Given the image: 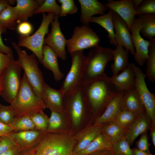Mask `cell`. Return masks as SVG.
Listing matches in <instances>:
<instances>
[{
  "label": "cell",
  "mask_w": 155,
  "mask_h": 155,
  "mask_svg": "<svg viewBox=\"0 0 155 155\" xmlns=\"http://www.w3.org/2000/svg\"><path fill=\"white\" fill-rule=\"evenodd\" d=\"M140 116L129 111L121 110L113 121L122 128L128 129Z\"/></svg>",
  "instance_id": "d6a6232c"
},
{
  "label": "cell",
  "mask_w": 155,
  "mask_h": 155,
  "mask_svg": "<svg viewBox=\"0 0 155 155\" xmlns=\"http://www.w3.org/2000/svg\"><path fill=\"white\" fill-rule=\"evenodd\" d=\"M150 136L152 142L155 146V126H151L150 127Z\"/></svg>",
  "instance_id": "f5cc1de1"
},
{
  "label": "cell",
  "mask_w": 155,
  "mask_h": 155,
  "mask_svg": "<svg viewBox=\"0 0 155 155\" xmlns=\"http://www.w3.org/2000/svg\"><path fill=\"white\" fill-rule=\"evenodd\" d=\"M148 57L146 60V76L152 82H155V38L150 40Z\"/></svg>",
  "instance_id": "1f68e13d"
},
{
  "label": "cell",
  "mask_w": 155,
  "mask_h": 155,
  "mask_svg": "<svg viewBox=\"0 0 155 155\" xmlns=\"http://www.w3.org/2000/svg\"><path fill=\"white\" fill-rule=\"evenodd\" d=\"M102 125L87 127L77 134L75 137L76 143L73 151L74 155L86 149L102 133Z\"/></svg>",
  "instance_id": "ffe728a7"
},
{
  "label": "cell",
  "mask_w": 155,
  "mask_h": 155,
  "mask_svg": "<svg viewBox=\"0 0 155 155\" xmlns=\"http://www.w3.org/2000/svg\"><path fill=\"white\" fill-rule=\"evenodd\" d=\"M108 123L103 127L102 133L113 145L126 136L128 129L122 128L113 121Z\"/></svg>",
  "instance_id": "f546056e"
},
{
  "label": "cell",
  "mask_w": 155,
  "mask_h": 155,
  "mask_svg": "<svg viewBox=\"0 0 155 155\" xmlns=\"http://www.w3.org/2000/svg\"><path fill=\"white\" fill-rule=\"evenodd\" d=\"M44 0H17L16 6L18 12L17 23L27 21L34 15L35 11L44 2Z\"/></svg>",
  "instance_id": "d4e9b609"
},
{
  "label": "cell",
  "mask_w": 155,
  "mask_h": 155,
  "mask_svg": "<svg viewBox=\"0 0 155 155\" xmlns=\"http://www.w3.org/2000/svg\"><path fill=\"white\" fill-rule=\"evenodd\" d=\"M113 145L101 133L85 149L74 155H88L90 153L104 150H111Z\"/></svg>",
  "instance_id": "f1b7e54d"
},
{
  "label": "cell",
  "mask_w": 155,
  "mask_h": 155,
  "mask_svg": "<svg viewBox=\"0 0 155 155\" xmlns=\"http://www.w3.org/2000/svg\"><path fill=\"white\" fill-rule=\"evenodd\" d=\"M15 118L14 113L10 106L2 105L0 109V122L9 125Z\"/></svg>",
  "instance_id": "60d3db41"
},
{
  "label": "cell",
  "mask_w": 155,
  "mask_h": 155,
  "mask_svg": "<svg viewBox=\"0 0 155 155\" xmlns=\"http://www.w3.org/2000/svg\"><path fill=\"white\" fill-rule=\"evenodd\" d=\"M11 43L18 55L17 60L24 71L28 82L36 95L42 100V89L45 82L42 73L38 66L39 61L33 53L28 55L16 42L11 41Z\"/></svg>",
  "instance_id": "277c9868"
},
{
  "label": "cell",
  "mask_w": 155,
  "mask_h": 155,
  "mask_svg": "<svg viewBox=\"0 0 155 155\" xmlns=\"http://www.w3.org/2000/svg\"><path fill=\"white\" fill-rule=\"evenodd\" d=\"M60 6V16H66L68 14H73L77 12L78 8L73 0H58Z\"/></svg>",
  "instance_id": "f35d334b"
},
{
  "label": "cell",
  "mask_w": 155,
  "mask_h": 155,
  "mask_svg": "<svg viewBox=\"0 0 155 155\" xmlns=\"http://www.w3.org/2000/svg\"><path fill=\"white\" fill-rule=\"evenodd\" d=\"M16 1L12 0H0V14L8 5L13 4Z\"/></svg>",
  "instance_id": "681fc988"
},
{
  "label": "cell",
  "mask_w": 155,
  "mask_h": 155,
  "mask_svg": "<svg viewBox=\"0 0 155 155\" xmlns=\"http://www.w3.org/2000/svg\"><path fill=\"white\" fill-rule=\"evenodd\" d=\"M141 22L138 18H135L131 24L130 32L135 51L134 59L139 65H144L148 57L150 41L144 40L141 36Z\"/></svg>",
  "instance_id": "8fae6325"
},
{
  "label": "cell",
  "mask_w": 155,
  "mask_h": 155,
  "mask_svg": "<svg viewBox=\"0 0 155 155\" xmlns=\"http://www.w3.org/2000/svg\"><path fill=\"white\" fill-rule=\"evenodd\" d=\"M17 145L9 134L1 136L0 139V154L5 152Z\"/></svg>",
  "instance_id": "b9f144b4"
},
{
  "label": "cell",
  "mask_w": 155,
  "mask_h": 155,
  "mask_svg": "<svg viewBox=\"0 0 155 155\" xmlns=\"http://www.w3.org/2000/svg\"><path fill=\"white\" fill-rule=\"evenodd\" d=\"M18 12L16 6H7L0 14V27L5 33L7 29L14 30L18 24Z\"/></svg>",
  "instance_id": "4316f807"
},
{
  "label": "cell",
  "mask_w": 155,
  "mask_h": 155,
  "mask_svg": "<svg viewBox=\"0 0 155 155\" xmlns=\"http://www.w3.org/2000/svg\"><path fill=\"white\" fill-rule=\"evenodd\" d=\"M151 123L146 113L140 116L127 129L126 137L130 145H132L139 135L150 128Z\"/></svg>",
  "instance_id": "cb8c5ba5"
},
{
  "label": "cell",
  "mask_w": 155,
  "mask_h": 155,
  "mask_svg": "<svg viewBox=\"0 0 155 155\" xmlns=\"http://www.w3.org/2000/svg\"><path fill=\"white\" fill-rule=\"evenodd\" d=\"M1 137V136H0V139Z\"/></svg>",
  "instance_id": "680465c9"
},
{
  "label": "cell",
  "mask_w": 155,
  "mask_h": 155,
  "mask_svg": "<svg viewBox=\"0 0 155 155\" xmlns=\"http://www.w3.org/2000/svg\"><path fill=\"white\" fill-rule=\"evenodd\" d=\"M104 5L124 21L130 32L131 24L135 16L132 0H109Z\"/></svg>",
  "instance_id": "9a60e30c"
},
{
  "label": "cell",
  "mask_w": 155,
  "mask_h": 155,
  "mask_svg": "<svg viewBox=\"0 0 155 155\" xmlns=\"http://www.w3.org/2000/svg\"><path fill=\"white\" fill-rule=\"evenodd\" d=\"M129 52L119 44H117L115 49L113 50L114 62L111 66L112 76L118 74L119 71H122L129 66Z\"/></svg>",
  "instance_id": "484cf974"
},
{
  "label": "cell",
  "mask_w": 155,
  "mask_h": 155,
  "mask_svg": "<svg viewBox=\"0 0 155 155\" xmlns=\"http://www.w3.org/2000/svg\"><path fill=\"white\" fill-rule=\"evenodd\" d=\"M111 150H104L94 152L88 155H112Z\"/></svg>",
  "instance_id": "816d5d0a"
},
{
  "label": "cell",
  "mask_w": 155,
  "mask_h": 155,
  "mask_svg": "<svg viewBox=\"0 0 155 155\" xmlns=\"http://www.w3.org/2000/svg\"><path fill=\"white\" fill-rule=\"evenodd\" d=\"M18 33L22 36H28L32 32L33 27L31 24L27 21L22 22L18 25L17 28Z\"/></svg>",
  "instance_id": "7bdbcfd3"
},
{
  "label": "cell",
  "mask_w": 155,
  "mask_h": 155,
  "mask_svg": "<svg viewBox=\"0 0 155 155\" xmlns=\"http://www.w3.org/2000/svg\"><path fill=\"white\" fill-rule=\"evenodd\" d=\"M70 55L71 66L60 89L64 95L71 94L80 88L84 71L86 56L83 51H75Z\"/></svg>",
  "instance_id": "ba28073f"
},
{
  "label": "cell",
  "mask_w": 155,
  "mask_h": 155,
  "mask_svg": "<svg viewBox=\"0 0 155 155\" xmlns=\"http://www.w3.org/2000/svg\"><path fill=\"white\" fill-rule=\"evenodd\" d=\"M121 110L129 111L139 116L146 113L145 108L135 88L124 91Z\"/></svg>",
  "instance_id": "d6986e66"
},
{
  "label": "cell",
  "mask_w": 155,
  "mask_h": 155,
  "mask_svg": "<svg viewBox=\"0 0 155 155\" xmlns=\"http://www.w3.org/2000/svg\"><path fill=\"white\" fill-rule=\"evenodd\" d=\"M141 24L140 30L142 35L149 40L155 36V14L139 15Z\"/></svg>",
  "instance_id": "4dcf8cb0"
},
{
  "label": "cell",
  "mask_w": 155,
  "mask_h": 155,
  "mask_svg": "<svg viewBox=\"0 0 155 155\" xmlns=\"http://www.w3.org/2000/svg\"><path fill=\"white\" fill-rule=\"evenodd\" d=\"M75 137L66 134L45 133L33 148L32 155H74Z\"/></svg>",
  "instance_id": "3957f363"
},
{
  "label": "cell",
  "mask_w": 155,
  "mask_h": 155,
  "mask_svg": "<svg viewBox=\"0 0 155 155\" xmlns=\"http://www.w3.org/2000/svg\"><path fill=\"white\" fill-rule=\"evenodd\" d=\"M88 105L93 112L106 108L110 100L119 92L106 74L80 86Z\"/></svg>",
  "instance_id": "6da1fadb"
},
{
  "label": "cell",
  "mask_w": 155,
  "mask_h": 155,
  "mask_svg": "<svg viewBox=\"0 0 155 155\" xmlns=\"http://www.w3.org/2000/svg\"><path fill=\"white\" fill-rule=\"evenodd\" d=\"M81 7L80 20L83 25H89L90 18L94 15L105 14L108 10L104 4L97 0H78Z\"/></svg>",
  "instance_id": "ac0fdd59"
},
{
  "label": "cell",
  "mask_w": 155,
  "mask_h": 155,
  "mask_svg": "<svg viewBox=\"0 0 155 155\" xmlns=\"http://www.w3.org/2000/svg\"><path fill=\"white\" fill-rule=\"evenodd\" d=\"M61 11L60 6L55 0H45L43 3L34 11V14L45 12L54 13L55 16L59 17Z\"/></svg>",
  "instance_id": "e575fe53"
},
{
  "label": "cell",
  "mask_w": 155,
  "mask_h": 155,
  "mask_svg": "<svg viewBox=\"0 0 155 155\" xmlns=\"http://www.w3.org/2000/svg\"><path fill=\"white\" fill-rule=\"evenodd\" d=\"M124 91H119L108 102L102 115L95 121L93 125H102L113 121L121 110V106Z\"/></svg>",
  "instance_id": "44dd1931"
},
{
  "label": "cell",
  "mask_w": 155,
  "mask_h": 155,
  "mask_svg": "<svg viewBox=\"0 0 155 155\" xmlns=\"http://www.w3.org/2000/svg\"><path fill=\"white\" fill-rule=\"evenodd\" d=\"M22 67L18 60L12 59L0 76V95L10 104L20 86Z\"/></svg>",
  "instance_id": "8992f818"
},
{
  "label": "cell",
  "mask_w": 155,
  "mask_h": 155,
  "mask_svg": "<svg viewBox=\"0 0 155 155\" xmlns=\"http://www.w3.org/2000/svg\"><path fill=\"white\" fill-rule=\"evenodd\" d=\"M5 33L4 31L0 27V52L5 54L13 56L11 48L5 45L3 42L1 35L2 34Z\"/></svg>",
  "instance_id": "bcb514c9"
},
{
  "label": "cell",
  "mask_w": 155,
  "mask_h": 155,
  "mask_svg": "<svg viewBox=\"0 0 155 155\" xmlns=\"http://www.w3.org/2000/svg\"><path fill=\"white\" fill-rule=\"evenodd\" d=\"M12 59L13 56L0 52V76L4 69Z\"/></svg>",
  "instance_id": "f6af8a7d"
},
{
  "label": "cell",
  "mask_w": 155,
  "mask_h": 155,
  "mask_svg": "<svg viewBox=\"0 0 155 155\" xmlns=\"http://www.w3.org/2000/svg\"><path fill=\"white\" fill-rule=\"evenodd\" d=\"M13 131L12 128L9 125L0 122V136L8 134Z\"/></svg>",
  "instance_id": "7dc6e473"
},
{
  "label": "cell",
  "mask_w": 155,
  "mask_h": 155,
  "mask_svg": "<svg viewBox=\"0 0 155 155\" xmlns=\"http://www.w3.org/2000/svg\"><path fill=\"white\" fill-rule=\"evenodd\" d=\"M155 14V0H143L139 7L135 10L136 15Z\"/></svg>",
  "instance_id": "74e56055"
},
{
  "label": "cell",
  "mask_w": 155,
  "mask_h": 155,
  "mask_svg": "<svg viewBox=\"0 0 155 155\" xmlns=\"http://www.w3.org/2000/svg\"><path fill=\"white\" fill-rule=\"evenodd\" d=\"M112 155H114V154H113Z\"/></svg>",
  "instance_id": "6f0895ef"
},
{
  "label": "cell",
  "mask_w": 155,
  "mask_h": 155,
  "mask_svg": "<svg viewBox=\"0 0 155 155\" xmlns=\"http://www.w3.org/2000/svg\"><path fill=\"white\" fill-rule=\"evenodd\" d=\"M22 150V149L17 145L11 150L1 154L0 155H20V152Z\"/></svg>",
  "instance_id": "c3c4849f"
},
{
  "label": "cell",
  "mask_w": 155,
  "mask_h": 155,
  "mask_svg": "<svg viewBox=\"0 0 155 155\" xmlns=\"http://www.w3.org/2000/svg\"><path fill=\"white\" fill-rule=\"evenodd\" d=\"M42 55L41 64L45 68L52 72L55 80L58 81L62 79L64 75L60 70L58 56L55 52L50 47L44 44Z\"/></svg>",
  "instance_id": "603a6c76"
},
{
  "label": "cell",
  "mask_w": 155,
  "mask_h": 155,
  "mask_svg": "<svg viewBox=\"0 0 155 155\" xmlns=\"http://www.w3.org/2000/svg\"><path fill=\"white\" fill-rule=\"evenodd\" d=\"M44 133L45 131L35 129L16 132H12L9 134L23 150L35 147Z\"/></svg>",
  "instance_id": "2e32d148"
},
{
  "label": "cell",
  "mask_w": 155,
  "mask_h": 155,
  "mask_svg": "<svg viewBox=\"0 0 155 155\" xmlns=\"http://www.w3.org/2000/svg\"><path fill=\"white\" fill-rule=\"evenodd\" d=\"M143 1V0H132L135 10L139 7Z\"/></svg>",
  "instance_id": "db71d44e"
},
{
  "label": "cell",
  "mask_w": 155,
  "mask_h": 155,
  "mask_svg": "<svg viewBox=\"0 0 155 155\" xmlns=\"http://www.w3.org/2000/svg\"><path fill=\"white\" fill-rule=\"evenodd\" d=\"M1 104H0V109H1Z\"/></svg>",
  "instance_id": "9f6ffc18"
},
{
  "label": "cell",
  "mask_w": 155,
  "mask_h": 155,
  "mask_svg": "<svg viewBox=\"0 0 155 155\" xmlns=\"http://www.w3.org/2000/svg\"><path fill=\"white\" fill-rule=\"evenodd\" d=\"M113 50L98 45L90 48L86 56L82 84L94 80L105 74L104 70L106 64L113 59Z\"/></svg>",
  "instance_id": "5b68a950"
},
{
  "label": "cell",
  "mask_w": 155,
  "mask_h": 155,
  "mask_svg": "<svg viewBox=\"0 0 155 155\" xmlns=\"http://www.w3.org/2000/svg\"><path fill=\"white\" fill-rule=\"evenodd\" d=\"M15 118L30 117L46 108L42 100L35 94L24 73L19 91L10 105Z\"/></svg>",
  "instance_id": "7a4b0ae2"
},
{
  "label": "cell",
  "mask_w": 155,
  "mask_h": 155,
  "mask_svg": "<svg viewBox=\"0 0 155 155\" xmlns=\"http://www.w3.org/2000/svg\"><path fill=\"white\" fill-rule=\"evenodd\" d=\"M30 117L33 122L36 129L44 131L47 130L49 118L43 111L36 113Z\"/></svg>",
  "instance_id": "8d00e7d4"
},
{
  "label": "cell",
  "mask_w": 155,
  "mask_h": 155,
  "mask_svg": "<svg viewBox=\"0 0 155 155\" xmlns=\"http://www.w3.org/2000/svg\"><path fill=\"white\" fill-rule=\"evenodd\" d=\"M51 112L46 130L49 132L59 129L62 123L61 112L53 111H51Z\"/></svg>",
  "instance_id": "ab89813d"
},
{
  "label": "cell",
  "mask_w": 155,
  "mask_h": 155,
  "mask_svg": "<svg viewBox=\"0 0 155 155\" xmlns=\"http://www.w3.org/2000/svg\"><path fill=\"white\" fill-rule=\"evenodd\" d=\"M130 146L125 136L113 145L111 150L115 155H133L132 149Z\"/></svg>",
  "instance_id": "d590c367"
},
{
  "label": "cell",
  "mask_w": 155,
  "mask_h": 155,
  "mask_svg": "<svg viewBox=\"0 0 155 155\" xmlns=\"http://www.w3.org/2000/svg\"><path fill=\"white\" fill-rule=\"evenodd\" d=\"M133 155H154L150 152H145L139 150L137 148L132 149Z\"/></svg>",
  "instance_id": "f907efd6"
},
{
  "label": "cell",
  "mask_w": 155,
  "mask_h": 155,
  "mask_svg": "<svg viewBox=\"0 0 155 155\" xmlns=\"http://www.w3.org/2000/svg\"><path fill=\"white\" fill-rule=\"evenodd\" d=\"M91 22L98 24L108 32L110 43L115 46H117L113 19V11L109 9L107 13L103 15L92 17L89 20V23Z\"/></svg>",
  "instance_id": "83f0119b"
},
{
  "label": "cell",
  "mask_w": 155,
  "mask_h": 155,
  "mask_svg": "<svg viewBox=\"0 0 155 155\" xmlns=\"http://www.w3.org/2000/svg\"><path fill=\"white\" fill-rule=\"evenodd\" d=\"M33 153V150L32 149V150H30L28 152H25L22 155H32Z\"/></svg>",
  "instance_id": "11a10c76"
},
{
  "label": "cell",
  "mask_w": 155,
  "mask_h": 155,
  "mask_svg": "<svg viewBox=\"0 0 155 155\" xmlns=\"http://www.w3.org/2000/svg\"><path fill=\"white\" fill-rule=\"evenodd\" d=\"M113 19L115 29V39L117 44L121 45L134 56L135 51L131 34L124 21L116 13L113 11Z\"/></svg>",
  "instance_id": "5bb4252c"
},
{
  "label": "cell",
  "mask_w": 155,
  "mask_h": 155,
  "mask_svg": "<svg viewBox=\"0 0 155 155\" xmlns=\"http://www.w3.org/2000/svg\"><path fill=\"white\" fill-rule=\"evenodd\" d=\"M147 132L142 134L139 140L137 142V148L141 151L150 153L149 150V144L148 143Z\"/></svg>",
  "instance_id": "ee69618b"
},
{
  "label": "cell",
  "mask_w": 155,
  "mask_h": 155,
  "mask_svg": "<svg viewBox=\"0 0 155 155\" xmlns=\"http://www.w3.org/2000/svg\"><path fill=\"white\" fill-rule=\"evenodd\" d=\"M42 14L41 23L36 32L31 36H20L18 38L19 40L17 44L19 47H25L32 51L40 63L43 57L42 48L44 37L48 33L49 26L53 20L55 16L51 13H48L47 14L44 13Z\"/></svg>",
  "instance_id": "52a82bcc"
},
{
  "label": "cell",
  "mask_w": 155,
  "mask_h": 155,
  "mask_svg": "<svg viewBox=\"0 0 155 155\" xmlns=\"http://www.w3.org/2000/svg\"><path fill=\"white\" fill-rule=\"evenodd\" d=\"M64 96L60 90L55 89L44 83L42 89V100L46 107L51 111L62 112L64 110Z\"/></svg>",
  "instance_id": "e0dca14e"
},
{
  "label": "cell",
  "mask_w": 155,
  "mask_h": 155,
  "mask_svg": "<svg viewBox=\"0 0 155 155\" xmlns=\"http://www.w3.org/2000/svg\"><path fill=\"white\" fill-rule=\"evenodd\" d=\"M64 102L71 116L74 125L78 126L86 111L87 105L80 87L73 93L65 95Z\"/></svg>",
  "instance_id": "4fadbf2b"
},
{
  "label": "cell",
  "mask_w": 155,
  "mask_h": 155,
  "mask_svg": "<svg viewBox=\"0 0 155 155\" xmlns=\"http://www.w3.org/2000/svg\"><path fill=\"white\" fill-rule=\"evenodd\" d=\"M13 129V132H18L33 129L35 125L28 116H23L15 118L9 125Z\"/></svg>",
  "instance_id": "836d02e7"
},
{
  "label": "cell",
  "mask_w": 155,
  "mask_h": 155,
  "mask_svg": "<svg viewBox=\"0 0 155 155\" xmlns=\"http://www.w3.org/2000/svg\"><path fill=\"white\" fill-rule=\"evenodd\" d=\"M135 74V89L150 120L151 126H155V96L150 92L145 81L146 76L141 69L134 63H130Z\"/></svg>",
  "instance_id": "30bf717a"
},
{
  "label": "cell",
  "mask_w": 155,
  "mask_h": 155,
  "mask_svg": "<svg viewBox=\"0 0 155 155\" xmlns=\"http://www.w3.org/2000/svg\"><path fill=\"white\" fill-rule=\"evenodd\" d=\"M59 16H55L51 24L50 32L44 38V44L50 47L58 57L63 61L67 59L65 47L67 40L61 32L59 21Z\"/></svg>",
  "instance_id": "7c38bea8"
},
{
  "label": "cell",
  "mask_w": 155,
  "mask_h": 155,
  "mask_svg": "<svg viewBox=\"0 0 155 155\" xmlns=\"http://www.w3.org/2000/svg\"><path fill=\"white\" fill-rule=\"evenodd\" d=\"M100 39L89 25L75 27L72 37L67 40L66 45L70 54L98 46Z\"/></svg>",
  "instance_id": "9c48e42d"
},
{
  "label": "cell",
  "mask_w": 155,
  "mask_h": 155,
  "mask_svg": "<svg viewBox=\"0 0 155 155\" xmlns=\"http://www.w3.org/2000/svg\"><path fill=\"white\" fill-rule=\"evenodd\" d=\"M109 78L119 91L135 88V75L130 63L121 73Z\"/></svg>",
  "instance_id": "7402d4cb"
}]
</instances>
